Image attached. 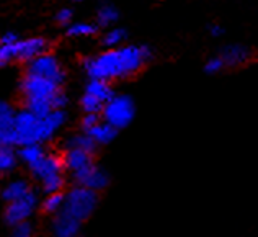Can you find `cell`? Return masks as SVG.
<instances>
[{
    "label": "cell",
    "instance_id": "cell-1",
    "mask_svg": "<svg viewBox=\"0 0 258 237\" xmlns=\"http://www.w3.org/2000/svg\"><path fill=\"white\" fill-rule=\"evenodd\" d=\"M154 59V51L147 44H121L103 49L84 59L82 69L88 79L118 82L138 76Z\"/></svg>",
    "mask_w": 258,
    "mask_h": 237
},
{
    "label": "cell",
    "instance_id": "cell-2",
    "mask_svg": "<svg viewBox=\"0 0 258 237\" xmlns=\"http://www.w3.org/2000/svg\"><path fill=\"white\" fill-rule=\"evenodd\" d=\"M69 114L67 110H52L44 116L28 111L26 108L17 110L13 121V133H15L17 147L33 142H51L67 125Z\"/></svg>",
    "mask_w": 258,
    "mask_h": 237
},
{
    "label": "cell",
    "instance_id": "cell-3",
    "mask_svg": "<svg viewBox=\"0 0 258 237\" xmlns=\"http://www.w3.org/2000/svg\"><path fill=\"white\" fill-rule=\"evenodd\" d=\"M18 90L23 108L38 116H44L52 110H66L69 105V95L66 93L62 85L26 72L20 80Z\"/></svg>",
    "mask_w": 258,
    "mask_h": 237
},
{
    "label": "cell",
    "instance_id": "cell-4",
    "mask_svg": "<svg viewBox=\"0 0 258 237\" xmlns=\"http://www.w3.org/2000/svg\"><path fill=\"white\" fill-rule=\"evenodd\" d=\"M51 51V41L44 36L22 38L18 33L7 31L0 36V63H23L35 59L39 54Z\"/></svg>",
    "mask_w": 258,
    "mask_h": 237
},
{
    "label": "cell",
    "instance_id": "cell-5",
    "mask_svg": "<svg viewBox=\"0 0 258 237\" xmlns=\"http://www.w3.org/2000/svg\"><path fill=\"white\" fill-rule=\"evenodd\" d=\"M100 205V193L90 188L76 185L64 192V208L62 211L74 216L80 222L92 218Z\"/></svg>",
    "mask_w": 258,
    "mask_h": 237
},
{
    "label": "cell",
    "instance_id": "cell-6",
    "mask_svg": "<svg viewBox=\"0 0 258 237\" xmlns=\"http://www.w3.org/2000/svg\"><path fill=\"white\" fill-rule=\"evenodd\" d=\"M100 114L101 120L121 131L131 125L136 118V101L131 95L114 93L105 103Z\"/></svg>",
    "mask_w": 258,
    "mask_h": 237
},
{
    "label": "cell",
    "instance_id": "cell-7",
    "mask_svg": "<svg viewBox=\"0 0 258 237\" xmlns=\"http://www.w3.org/2000/svg\"><path fill=\"white\" fill-rule=\"evenodd\" d=\"M25 72L31 74V76H38L51 80V82L62 85L66 84L67 74L64 69V64L60 63V59L51 51H46L43 54H39L35 59L28 61L25 64Z\"/></svg>",
    "mask_w": 258,
    "mask_h": 237
},
{
    "label": "cell",
    "instance_id": "cell-8",
    "mask_svg": "<svg viewBox=\"0 0 258 237\" xmlns=\"http://www.w3.org/2000/svg\"><path fill=\"white\" fill-rule=\"evenodd\" d=\"M39 198H41V196L33 188L30 193H26L22 198L5 203L4 222L10 227L13 224H17V222L31 219L33 216L36 214V211H39Z\"/></svg>",
    "mask_w": 258,
    "mask_h": 237
},
{
    "label": "cell",
    "instance_id": "cell-9",
    "mask_svg": "<svg viewBox=\"0 0 258 237\" xmlns=\"http://www.w3.org/2000/svg\"><path fill=\"white\" fill-rule=\"evenodd\" d=\"M71 177H72L76 185L90 188V190H93V192H98V193L105 192V190L111 184V175L108 173L106 168L97 165L95 162L92 165L82 168V170L72 173Z\"/></svg>",
    "mask_w": 258,
    "mask_h": 237
},
{
    "label": "cell",
    "instance_id": "cell-10",
    "mask_svg": "<svg viewBox=\"0 0 258 237\" xmlns=\"http://www.w3.org/2000/svg\"><path fill=\"white\" fill-rule=\"evenodd\" d=\"M30 177L35 182H43L47 177H52V175L57 173H66L64 165H62V159H60V154L56 152H49L47 151L41 159L35 162L33 165L28 167Z\"/></svg>",
    "mask_w": 258,
    "mask_h": 237
},
{
    "label": "cell",
    "instance_id": "cell-11",
    "mask_svg": "<svg viewBox=\"0 0 258 237\" xmlns=\"http://www.w3.org/2000/svg\"><path fill=\"white\" fill-rule=\"evenodd\" d=\"M82 224L74 216L67 214L66 211H60L56 216H51L49 226V237H82Z\"/></svg>",
    "mask_w": 258,
    "mask_h": 237
},
{
    "label": "cell",
    "instance_id": "cell-12",
    "mask_svg": "<svg viewBox=\"0 0 258 237\" xmlns=\"http://www.w3.org/2000/svg\"><path fill=\"white\" fill-rule=\"evenodd\" d=\"M217 56L222 59L226 69H237V67H242L250 63V59H252V49L240 43H229L221 47Z\"/></svg>",
    "mask_w": 258,
    "mask_h": 237
},
{
    "label": "cell",
    "instance_id": "cell-13",
    "mask_svg": "<svg viewBox=\"0 0 258 237\" xmlns=\"http://www.w3.org/2000/svg\"><path fill=\"white\" fill-rule=\"evenodd\" d=\"M60 159H62V165L66 173H76L82 168L92 165L95 162V154L82 151V149H74V147H62L60 152Z\"/></svg>",
    "mask_w": 258,
    "mask_h": 237
},
{
    "label": "cell",
    "instance_id": "cell-14",
    "mask_svg": "<svg viewBox=\"0 0 258 237\" xmlns=\"http://www.w3.org/2000/svg\"><path fill=\"white\" fill-rule=\"evenodd\" d=\"M31 190H33V185L28 179L13 177L10 180H7L5 184L0 187V198L5 203H10V201L22 198L26 193H30Z\"/></svg>",
    "mask_w": 258,
    "mask_h": 237
},
{
    "label": "cell",
    "instance_id": "cell-15",
    "mask_svg": "<svg viewBox=\"0 0 258 237\" xmlns=\"http://www.w3.org/2000/svg\"><path fill=\"white\" fill-rule=\"evenodd\" d=\"M84 133H87L88 136L93 139L95 144H97L98 147H101V146L111 144V142L118 138V133L119 131L116 130V128H113L111 125H108L106 121L100 120L93 128H90V130L84 131Z\"/></svg>",
    "mask_w": 258,
    "mask_h": 237
},
{
    "label": "cell",
    "instance_id": "cell-16",
    "mask_svg": "<svg viewBox=\"0 0 258 237\" xmlns=\"http://www.w3.org/2000/svg\"><path fill=\"white\" fill-rule=\"evenodd\" d=\"M84 93H88L90 97L97 98L98 101H101V103L105 105L116 92H114L111 82H106V80H101V79H88L84 87Z\"/></svg>",
    "mask_w": 258,
    "mask_h": 237
},
{
    "label": "cell",
    "instance_id": "cell-17",
    "mask_svg": "<svg viewBox=\"0 0 258 237\" xmlns=\"http://www.w3.org/2000/svg\"><path fill=\"white\" fill-rule=\"evenodd\" d=\"M46 152H47L46 144H41V142H33V144H25L17 147L20 164H23L26 168L35 164V162H38Z\"/></svg>",
    "mask_w": 258,
    "mask_h": 237
},
{
    "label": "cell",
    "instance_id": "cell-18",
    "mask_svg": "<svg viewBox=\"0 0 258 237\" xmlns=\"http://www.w3.org/2000/svg\"><path fill=\"white\" fill-rule=\"evenodd\" d=\"M64 208V192L56 193H46L43 198H39V211L46 216H56L62 211Z\"/></svg>",
    "mask_w": 258,
    "mask_h": 237
},
{
    "label": "cell",
    "instance_id": "cell-19",
    "mask_svg": "<svg viewBox=\"0 0 258 237\" xmlns=\"http://www.w3.org/2000/svg\"><path fill=\"white\" fill-rule=\"evenodd\" d=\"M100 33V26L95 22H72L66 28V35L69 38H93Z\"/></svg>",
    "mask_w": 258,
    "mask_h": 237
},
{
    "label": "cell",
    "instance_id": "cell-20",
    "mask_svg": "<svg viewBox=\"0 0 258 237\" xmlns=\"http://www.w3.org/2000/svg\"><path fill=\"white\" fill-rule=\"evenodd\" d=\"M127 41V30L121 28V26H108V30L101 35L100 43L103 49H110V47H118Z\"/></svg>",
    "mask_w": 258,
    "mask_h": 237
},
{
    "label": "cell",
    "instance_id": "cell-21",
    "mask_svg": "<svg viewBox=\"0 0 258 237\" xmlns=\"http://www.w3.org/2000/svg\"><path fill=\"white\" fill-rule=\"evenodd\" d=\"M62 147H74V149H82V151L87 152H92V154H97V149L98 146L95 144L93 139L88 136L87 133L84 131H79V133H72L71 136H67Z\"/></svg>",
    "mask_w": 258,
    "mask_h": 237
},
{
    "label": "cell",
    "instance_id": "cell-22",
    "mask_svg": "<svg viewBox=\"0 0 258 237\" xmlns=\"http://www.w3.org/2000/svg\"><path fill=\"white\" fill-rule=\"evenodd\" d=\"M118 20H119V10L113 4H101L97 9V13H95V23L100 28L113 26Z\"/></svg>",
    "mask_w": 258,
    "mask_h": 237
},
{
    "label": "cell",
    "instance_id": "cell-23",
    "mask_svg": "<svg viewBox=\"0 0 258 237\" xmlns=\"http://www.w3.org/2000/svg\"><path fill=\"white\" fill-rule=\"evenodd\" d=\"M20 164L15 147H0V177H7L17 170Z\"/></svg>",
    "mask_w": 258,
    "mask_h": 237
},
{
    "label": "cell",
    "instance_id": "cell-24",
    "mask_svg": "<svg viewBox=\"0 0 258 237\" xmlns=\"http://www.w3.org/2000/svg\"><path fill=\"white\" fill-rule=\"evenodd\" d=\"M38 185L43 195L64 192V188L67 185V177H66V173H57V175H52V177L44 179L43 182H39Z\"/></svg>",
    "mask_w": 258,
    "mask_h": 237
},
{
    "label": "cell",
    "instance_id": "cell-25",
    "mask_svg": "<svg viewBox=\"0 0 258 237\" xmlns=\"http://www.w3.org/2000/svg\"><path fill=\"white\" fill-rule=\"evenodd\" d=\"M17 108L7 100H0V130H12Z\"/></svg>",
    "mask_w": 258,
    "mask_h": 237
},
{
    "label": "cell",
    "instance_id": "cell-26",
    "mask_svg": "<svg viewBox=\"0 0 258 237\" xmlns=\"http://www.w3.org/2000/svg\"><path fill=\"white\" fill-rule=\"evenodd\" d=\"M35 234H36V226L31 219L10 226V237H35Z\"/></svg>",
    "mask_w": 258,
    "mask_h": 237
},
{
    "label": "cell",
    "instance_id": "cell-27",
    "mask_svg": "<svg viewBox=\"0 0 258 237\" xmlns=\"http://www.w3.org/2000/svg\"><path fill=\"white\" fill-rule=\"evenodd\" d=\"M79 106H80V110H82V113H101V110H103V103L101 101H98L97 98H93L90 97L88 93H84L80 95V98H79Z\"/></svg>",
    "mask_w": 258,
    "mask_h": 237
},
{
    "label": "cell",
    "instance_id": "cell-28",
    "mask_svg": "<svg viewBox=\"0 0 258 237\" xmlns=\"http://www.w3.org/2000/svg\"><path fill=\"white\" fill-rule=\"evenodd\" d=\"M222 71H226V66H224L222 59L217 56V54L206 61L205 72L208 74V76H217V74H221Z\"/></svg>",
    "mask_w": 258,
    "mask_h": 237
},
{
    "label": "cell",
    "instance_id": "cell-29",
    "mask_svg": "<svg viewBox=\"0 0 258 237\" xmlns=\"http://www.w3.org/2000/svg\"><path fill=\"white\" fill-rule=\"evenodd\" d=\"M100 120H101V114L98 113H84L82 118H80V131H88L90 128L97 125Z\"/></svg>",
    "mask_w": 258,
    "mask_h": 237
},
{
    "label": "cell",
    "instance_id": "cell-30",
    "mask_svg": "<svg viewBox=\"0 0 258 237\" xmlns=\"http://www.w3.org/2000/svg\"><path fill=\"white\" fill-rule=\"evenodd\" d=\"M54 20H56V23L59 26H64V28H67V26L74 22V10L72 9H60L56 13Z\"/></svg>",
    "mask_w": 258,
    "mask_h": 237
},
{
    "label": "cell",
    "instance_id": "cell-31",
    "mask_svg": "<svg viewBox=\"0 0 258 237\" xmlns=\"http://www.w3.org/2000/svg\"><path fill=\"white\" fill-rule=\"evenodd\" d=\"M0 147H15L17 149V139L15 133L12 130H0Z\"/></svg>",
    "mask_w": 258,
    "mask_h": 237
},
{
    "label": "cell",
    "instance_id": "cell-32",
    "mask_svg": "<svg viewBox=\"0 0 258 237\" xmlns=\"http://www.w3.org/2000/svg\"><path fill=\"white\" fill-rule=\"evenodd\" d=\"M208 31L213 38H221L222 35H226V28L219 23H211L208 26Z\"/></svg>",
    "mask_w": 258,
    "mask_h": 237
},
{
    "label": "cell",
    "instance_id": "cell-33",
    "mask_svg": "<svg viewBox=\"0 0 258 237\" xmlns=\"http://www.w3.org/2000/svg\"><path fill=\"white\" fill-rule=\"evenodd\" d=\"M72 2H76V4H82V2H87V0H72Z\"/></svg>",
    "mask_w": 258,
    "mask_h": 237
},
{
    "label": "cell",
    "instance_id": "cell-34",
    "mask_svg": "<svg viewBox=\"0 0 258 237\" xmlns=\"http://www.w3.org/2000/svg\"><path fill=\"white\" fill-rule=\"evenodd\" d=\"M0 67H4V64H2V63H0Z\"/></svg>",
    "mask_w": 258,
    "mask_h": 237
}]
</instances>
